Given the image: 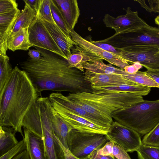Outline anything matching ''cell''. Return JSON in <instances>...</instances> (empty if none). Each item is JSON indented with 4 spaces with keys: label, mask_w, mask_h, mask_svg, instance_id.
Masks as SVG:
<instances>
[{
    "label": "cell",
    "mask_w": 159,
    "mask_h": 159,
    "mask_svg": "<svg viewBox=\"0 0 159 159\" xmlns=\"http://www.w3.org/2000/svg\"><path fill=\"white\" fill-rule=\"evenodd\" d=\"M41 54L40 58L30 57L20 65L30 78L37 92L44 91L67 92L75 93H92L85 72L71 66L67 60L53 52L35 47Z\"/></svg>",
    "instance_id": "obj_1"
},
{
    "label": "cell",
    "mask_w": 159,
    "mask_h": 159,
    "mask_svg": "<svg viewBox=\"0 0 159 159\" xmlns=\"http://www.w3.org/2000/svg\"><path fill=\"white\" fill-rule=\"evenodd\" d=\"M39 94L26 72L15 67L0 98V125L12 127L24 138L23 120Z\"/></svg>",
    "instance_id": "obj_2"
},
{
    "label": "cell",
    "mask_w": 159,
    "mask_h": 159,
    "mask_svg": "<svg viewBox=\"0 0 159 159\" xmlns=\"http://www.w3.org/2000/svg\"><path fill=\"white\" fill-rule=\"evenodd\" d=\"M111 116L115 121L134 130L141 136L145 135L159 123V99L143 100L115 111Z\"/></svg>",
    "instance_id": "obj_3"
},
{
    "label": "cell",
    "mask_w": 159,
    "mask_h": 159,
    "mask_svg": "<svg viewBox=\"0 0 159 159\" xmlns=\"http://www.w3.org/2000/svg\"><path fill=\"white\" fill-rule=\"evenodd\" d=\"M52 107L48 97H40L28 112L31 124L42 131L46 159H65L61 144L54 134L52 125Z\"/></svg>",
    "instance_id": "obj_4"
},
{
    "label": "cell",
    "mask_w": 159,
    "mask_h": 159,
    "mask_svg": "<svg viewBox=\"0 0 159 159\" xmlns=\"http://www.w3.org/2000/svg\"><path fill=\"white\" fill-rule=\"evenodd\" d=\"M70 99L81 101L91 106L99 112L112 118L114 111L125 108L142 102V96L128 92H106L94 93L82 92L69 93Z\"/></svg>",
    "instance_id": "obj_5"
},
{
    "label": "cell",
    "mask_w": 159,
    "mask_h": 159,
    "mask_svg": "<svg viewBox=\"0 0 159 159\" xmlns=\"http://www.w3.org/2000/svg\"><path fill=\"white\" fill-rule=\"evenodd\" d=\"M126 14L116 17L108 14L105 15L103 21L105 26L114 30L115 34L148 33L159 31V27L149 25L139 16L137 11L125 9Z\"/></svg>",
    "instance_id": "obj_6"
},
{
    "label": "cell",
    "mask_w": 159,
    "mask_h": 159,
    "mask_svg": "<svg viewBox=\"0 0 159 159\" xmlns=\"http://www.w3.org/2000/svg\"><path fill=\"white\" fill-rule=\"evenodd\" d=\"M109 140L106 134L84 132L72 129L70 132L68 149L76 157L85 159L98 151Z\"/></svg>",
    "instance_id": "obj_7"
},
{
    "label": "cell",
    "mask_w": 159,
    "mask_h": 159,
    "mask_svg": "<svg viewBox=\"0 0 159 159\" xmlns=\"http://www.w3.org/2000/svg\"><path fill=\"white\" fill-rule=\"evenodd\" d=\"M120 49V57L129 64L138 62L147 69H159V45L139 44Z\"/></svg>",
    "instance_id": "obj_8"
},
{
    "label": "cell",
    "mask_w": 159,
    "mask_h": 159,
    "mask_svg": "<svg viewBox=\"0 0 159 159\" xmlns=\"http://www.w3.org/2000/svg\"><path fill=\"white\" fill-rule=\"evenodd\" d=\"M69 33L73 40L77 44V48L89 56L91 61L104 60L123 70L130 65L120 57L105 51L82 37L74 30H70Z\"/></svg>",
    "instance_id": "obj_9"
},
{
    "label": "cell",
    "mask_w": 159,
    "mask_h": 159,
    "mask_svg": "<svg viewBox=\"0 0 159 159\" xmlns=\"http://www.w3.org/2000/svg\"><path fill=\"white\" fill-rule=\"evenodd\" d=\"M106 135L109 141L127 152L136 151L142 144L141 136L138 132L116 121L112 122Z\"/></svg>",
    "instance_id": "obj_10"
},
{
    "label": "cell",
    "mask_w": 159,
    "mask_h": 159,
    "mask_svg": "<svg viewBox=\"0 0 159 159\" xmlns=\"http://www.w3.org/2000/svg\"><path fill=\"white\" fill-rule=\"evenodd\" d=\"M28 34L29 41L33 46L53 52L67 60L39 15H37L28 27Z\"/></svg>",
    "instance_id": "obj_11"
},
{
    "label": "cell",
    "mask_w": 159,
    "mask_h": 159,
    "mask_svg": "<svg viewBox=\"0 0 159 159\" xmlns=\"http://www.w3.org/2000/svg\"><path fill=\"white\" fill-rule=\"evenodd\" d=\"M99 41L119 49L139 44L159 45V31L146 33L114 34L105 39Z\"/></svg>",
    "instance_id": "obj_12"
},
{
    "label": "cell",
    "mask_w": 159,
    "mask_h": 159,
    "mask_svg": "<svg viewBox=\"0 0 159 159\" xmlns=\"http://www.w3.org/2000/svg\"><path fill=\"white\" fill-rule=\"evenodd\" d=\"M56 111L73 129L84 132L106 134L109 130L102 128L63 107L57 102L49 100Z\"/></svg>",
    "instance_id": "obj_13"
},
{
    "label": "cell",
    "mask_w": 159,
    "mask_h": 159,
    "mask_svg": "<svg viewBox=\"0 0 159 159\" xmlns=\"http://www.w3.org/2000/svg\"><path fill=\"white\" fill-rule=\"evenodd\" d=\"M52 100L69 110L87 119L94 124L109 130L110 126L97 117L92 115L60 92H53L48 96Z\"/></svg>",
    "instance_id": "obj_14"
},
{
    "label": "cell",
    "mask_w": 159,
    "mask_h": 159,
    "mask_svg": "<svg viewBox=\"0 0 159 159\" xmlns=\"http://www.w3.org/2000/svg\"><path fill=\"white\" fill-rule=\"evenodd\" d=\"M86 80L92 87L114 86L121 84L139 85L126 79L123 75L94 73L88 70L85 71Z\"/></svg>",
    "instance_id": "obj_15"
},
{
    "label": "cell",
    "mask_w": 159,
    "mask_h": 159,
    "mask_svg": "<svg viewBox=\"0 0 159 159\" xmlns=\"http://www.w3.org/2000/svg\"><path fill=\"white\" fill-rule=\"evenodd\" d=\"M41 19L54 41L67 60L71 54V49L75 46L77 45V44L73 40L71 37L66 34L56 24L41 18Z\"/></svg>",
    "instance_id": "obj_16"
},
{
    "label": "cell",
    "mask_w": 159,
    "mask_h": 159,
    "mask_svg": "<svg viewBox=\"0 0 159 159\" xmlns=\"http://www.w3.org/2000/svg\"><path fill=\"white\" fill-rule=\"evenodd\" d=\"M20 12L18 9L0 14V55L7 56V39Z\"/></svg>",
    "instance_id": "obj_17"
},
{
    "label": "cell",
    "mask_w": 159,
    "mask_h": 159,
    "mask_svg": "<svg viewBox=\"0 0 159 159\" xmlns=\"http://www.w3.org/2000/svg\"><path fill=\"white\" fill-rule=\"evenodd\" d=\"M60 10L69 30H74L80 16L77 0H53Z\"/></svg>",
    "instance_id": "obj_18"
},
{
    "label": "cell",
    "mask_w": 159,
    "mask_h": 159,
    "mask_svg": "<svg viewBox=\"0 0 159 159\" xmlns=\"http://www.w3.org/2000/svg\"><path fill=\"white\" fill-rule=\"evenodd\" d=\"M24 139L30 159H46L45 145L43 138L23 128Z\"/></svg>",
    "instance_id": "obj_19"
},
{
    "label": "cell",
    "mask_w": 159,
    "mask_h": 159,
    "mask_svg": "<svg viewBox=\"0 0 159 159\" xmlns=\"http://www.w3.org/2000/svg\"><path fill=\"white\" fill-rule=\"evenodd\" d=\"M52 125L54 134L61 143L68 149L70 133L73 129L52 107Z\"/></svg>",
    "instance_id": "obj_20"
},
{
    "label": "cell",
    "mask_w": 159,
    "mask_h": 159,
    "mask_svg": "<svg viewBox=\"0 0 159 159\" xmlns=\"http://www.w3.org/2000/svg\"><path fill=\"white\" fill-rule=\"evenodd\" d=\"M92 87V93H94L106 92H128L142 96L148 94L151 90L150 87L140 85L121 84L112 86Z\"/></svg>",
    "instance_id": "obj_21"
},
{
    "label": "cell",
    "mask_w": 159,
    "mask_h": 159,
    "mask_svg": "<svg viewBox=\"0 0 159 159\" xmlns=\"http://www.w3.org/2000/svg\"><path fill=\"white\" fill-rule=\"evenodd\" d=\"M24 9L20 12L16 20L14 26L8 37L7 42L21 28H28L37 14L34 10L26 2Z\"/></svg>",
    "instance_id": "obj_22"
},
{
    "label": "cell",
    "mask_w": 159,
    "mask_h": 159,
    "mask_svg": "<svg viewBox=\"0 0 159 159\" xmlns=\"http://www.w3.org/2000/svg\"><path fill=\"white\" fill-rule=\"evenodd\" d=\"M84 70L98 74H117L124 76L126 72L124 70L114 67L110 64H106L103 60L86 62L83 64Z\"/></svg>",
    "instance_id": "obj_23"
},
{
    "label": "cell",
    "mask_w": 159,
    "mask_h": 159,
    "mask_svg": "<svg viewBox=\"0 0 159 159\" xmlns=\"http://www.w3.org/2000/svg\"><path fill=\"white\" fill-rule=\"evenodd\" d=\"M16 131L12 127L0 126V157L15 146L19 143L15 135Z\"/></svg>",
    "instance_id": "obj_24"
},
{
    "label": "cell",
    "mask_w": 159,
    "mask_h": 159,
    "mask_svg": "<svg viewBox=\"0 0 159 159\" xmlns=\"http://www.w3.org/2000/svg\"><path fill=\"white\" fill-rule=\"evenodd\" d=\"M33 46L29 40L28 28L20 29L7 42L8 49L13 51L18 50L27 51Z\"/></svg>",
    "instance_id": "obj_25"
},
{
    "label": "cell",
    "mask_w": 159,
    "mask_h": 159,
    "mask_svg": "<svg viewBox=\"0 0 159 159\" xmlns=\"http://www.w3.org/2000/svg\"><path fill=\"white\" fill-rule=\"evenodd\" d=\"M13 69L8 56L0 55V98L3 95Z\"/></svg>",
    "instance_id": "obj_26"
},
{
    "label": "cell",
    "mask_w": 159,
    "mask_h": 159,
    "mask_svg": "<svg viewBox=\"0 0 159 159\" xmlns=\"http://www.w3.org/2000/svg\"><path fill=\"white\" fill-rule=\"evenodd\" d=\"M71 54L67 60L70 65L83 72H85L83 64L86 62H91L90 58L80 50L76 46L71 49Z\"/></svg>",
    "instance_id": "obj_27"
},
{
    "label": "cell",
    "mask_w": 159,
    "mask_h": 159,
    "mask_svg": "<svg viewBox=\"0 0 159 159\" xmlns=\"http://www.w3.org/2000/svg\"><path fill=\"white\" fill-rule=\"evenodd\" d=\"M139 159H159V147L142 144L136 151Z\"/></svg>",
    "instance_id": "obj_28"
},
{
    "label": "cell",
    "mask_w": 159,
    "mask_h": 159,
    "mask_svg": "<svg viewBox=\"0 0 159 159\" xmlns=\"http://www.w3.org/2000/svg\"><path fill=\"white\" fill-rule=\"evenodd\" d=\"M50 7L53 18L56 24L66 34L71 37L61 14L53 0H51Z\"/></svg>",
    "instance_id": "obj_29"
},
{
    "label": "cell",
    "mask_w": 159,
    "mask_h": 159,
    "mask_svg": "<svg viewBox=\"0 0 159 159\" xmlns=\"http://www.w3.org/2000/svg\"><path fill=\"white\" fill-rule=\"evenodd\" d=\"M142 144L159 147V123L149 132L144 135Z\"/></svg>",
    "instance_id": "obj_30"
},
{
    "label": "cell",
    "mask_w": 159,
    "mask_h": 159,
    "mask_svg": "<svg viewBox=\"0 0 159 159\" xmlns=\"http://www.w3.org/2000/svg\"><path fill=\"white\" fill-rule=\"evenodd\" d=\"M51 0H42L39 15L40 17L48 21L56 24L52 15L51 10Z\"/></svg>",
    "instance_id": "obj_31"
},
{
    "label": "cell",
    "mask_w": 159,
    "mask_h": 159,
    "mask_svg": "<svg viewBox=\"0 0 159 159\" xmlns=\"http://www.w3.org/2000/svg\"><path fill=\"white\" fill-rule=\"evenodd\" d=\"M26 149L24 138L14 147L0 157V159H12Z\"/></svg>",
    "instance_id": "obj_32"
},
{
    "label": "cell",
    "mask_w": 159,
    "mask_h": 159,
    "mask_svg": "<svg viewBox=\"0 0 159 159\" xmlns=\"http://www.w3.org/2000/svg\"><path fill=\"white\" fill-rule=\"evenodd\" d=\"M134 1L137 2L147 11L159 14V0H136Z\"/></svg>",
    "instance_id": "obj_33"
},
{
    "label": "cell",
    "mask_w": 159,
    "mask_h": 159,
    "mask_svg": "<svg viewBox=\"0 0 159 159\" xmlns=\"http://www.w3.org/2000/svg\"><path fill=\"white\" fill-rule=\"evenodd\" d=\"M86 39L90 42L93 44L104 50L120 56L121 52V50L120 49L116 48L107 43L101 42L99 40L97 41L93 40L92 37L90 36L87 37Z\"/></svg>",
    "instance_id": "obj_34"
},
{
    "label": "cell",
    "mask_w": 159,
    "mask_h": 159,
    "mask_svg": "<svg viewBox=\"0 0 159 159\" xmlns=\"http://www.w3.org/2000/svg\"><path fill=\"white\" fill-rule=\"evenodd\" d=\"M18 4L15 0H0V14L18 9Z\"/></svg>",
    "instance_id": "obj_35"
},
{
    "label": "cell",
    "mask_w": 159,
    "mask_h": 159,
    "mask_svg": "<svg viewBox=\"0 0 159 159\" xmlns=\"http://www.w3.org/2000/svg\"><path fill=\"white\" fill-rule=\"evenodd\" d=\"M113 155L116 159H131L127 152L119 145L114 143Z\"/></svg>",
    "instance_id": "obj_36"
},
{
    "label": "cell",
    "mask_w": 159,
    "mask_h": 159,
    "mask_svg": "<svg viewBox=\"0 0 159 159\" xmlns=\"http://www.w3.org/2000/svg\"><path fill=\"white\" fill-rule=\"evenodd\" d=\"M114 143L113 142L109 141L102 147L97 151V153L103 156L114 157L112 152Z\"/></svg>",
    "instance_id": "obj_37"
},
{
    "label": "cell",
    "mask_w": 159,
    "mask_h": 159,
    "mask_svg": "<svg viewBox=\"0 0 159 159\" xmlns=\"http://www.w3.org/2000/svg\"><path fill=\"white\" fill-rule=\"evenodd\" d=\"M142 66L139 63L136 62L131 65L126 66L124 70L126 73L128 74H134L139 71Z\"/></svg>",
    "instance_id": "obj_38"
},
{
    "label": "cell",
    "mask_w": 159,
    "mask_h": 159,
    "mask_svg": "<svg viewBox=\"0 0 159 159\" xmlns=\"http://www.w3.org/2000/svg\"><path fill=\"white\" fill-rule=\"evenodd\" d=\"M42 0H23L34 10L37 15L39 13Z\"/></svg>",
    "instance_id": "obj_39"
},
{
    "label": "cell",
    "mask_w": 159,
    "mask_h": 159,
    "mask_svg": "<svg viewBox=\"0 0 159 159\" xmlns=\"http://www.w3.org/2000/svg\"><path fill=\"white\" fill-rule=\"evenodd\" d=\"M146 74L159 85V69H147Z\"/></svg>",
    "instance_id": "obj_40"
},
{
    "label": "cell",
    "mask_w": 159,
    "mask_h": 159,
    "mask_svg": "<svg viewBox=\"0 0 159 159\" xmlns=\"http://www.w3.org/2000/svg\"><path fill=\"white\" fill-rule=\"evenodd\" d=\"M97 151H94L88 157L90 159H116L114 157L110 156H103L97 153Z\"/></svg>",
    "instance_id": "obj_41"
},
{
    "label": "cell",
    "mask_w": 159,
    "mask_h": 159,
    "mask_svg": "<svg viewBox=\"0 0 159 159\" xmlns=\"http://www.w3.org/2000/svg\"><path fill=\"white\" fill-rule=\"evenodd\" d=\"M30 57L33 60H38L41 57V54L38 50L29 49L28 53Z\"/></svg>",
    "instance_id": "obj_42"
},
{
    "label": "cell",
    "mask_w": 159,
    "mask_h": 159,
    "mask_svg": "<svg viewBox=\"0 0 159 159\" xmlns=\"http://www.w3.org/2000/svg\"><path fill=\"white\" fill-rule=\"evenodd\" d=\"M58 140V139H57ZM59 141V140H58ZM61 146L65 154V159H80L77 158L74 156L70 151L69 150L65 148L59 141ZM85 159H90L88 157Z\"/></svg>",
    "instance_id": "obj_43"
},
{
    "label": "cell",
    "mask_w": 159,
    "mask_h": 159,
    "mask_svg": "<svg viewBox=\"0 0 159 159\" xmlns=\"http://www.w3.org/2000/svg\"><path fill=\"white\" fill-rule=\"evenodd\" d=\"M12 159H30L28 152L26 149Z\"/></svg>",
    "instance_id": "obj_44"
},
{
    "label": "cell",
    "mask_w": 159,
    "mask_h": 159,
    "mask_svg": "<svg viewBox=\"0 0 159 159\" xmlns=\"http://www.w3.org/2000/svg\"><path fill=\"white\" fill-rule=\"evenodd\" d=\"M155 24L159 27V15L157 16L155 19Z\"/></svg>",
    "instance_id": "obj_45"
}]
</instances>
